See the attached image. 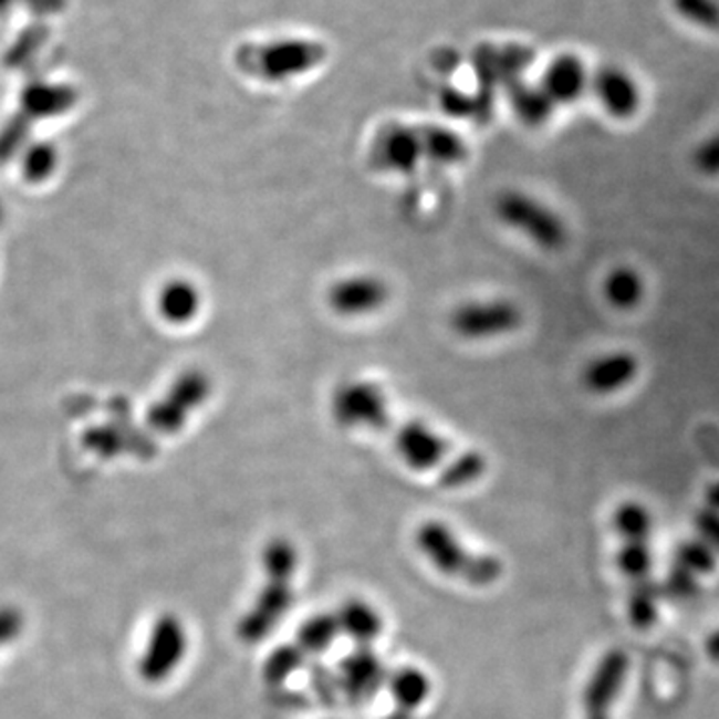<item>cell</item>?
Here are the masks:
<instances>
[{
	"label": "cell",
	"mask_w": 719,
	"mask_h": 719,
	"mask_svg": "<svg viewBox=\"0 0 719 719\" xmlns=\"http://www.w3.org/2000/svg\"><path fill=\"white\" fill-rule=\"evenodd\" d=\"M416 545L438 572L458 577L470 586H493L503 574V564L488 554L463 548L452 530L440 520H426L416 530Z\"/></svg>",
	"instance_id": "6da1fadb"
},
{
	"label": "cell",
	"mask_w": 719,
	"mask_h": 719,
	"mask_svg": "<svg viewBox=\"0 0 719 719\" xmlns=\"http://www.w3.org/2000/svg\"><path fill=\"white\" fill-rule=\"evenodd\" d=\"M326 54V46L320 42L282 39L242 46L238 52V66L264 83H284L320 66Z\"/></svg>",
	"instance_id": "7a4b0ae2"
},
{
	"label": "cell",
	"mask_w": 719,
	"mask_h": 719,
	"mask_svg": "<svg viewBox=\"0 0 719 719\" xmlns=\"http://www.w3.org/2000/svg\"><path fill=\"white\" fill-rule=\"evenodd\" d=\"M330 416L344 430H386L392 426L390 400L378 382H342L330 396Z\"/></svg>",
	"instance_id": "3957f363"
},
{
	"label": "cell",
	"mask_w": 719,
	"mask_h": 719,
	"mask_svg": "<svg viewBox=\"0 0 719 719\" xmlns=\"http://www.w3.org/2000/svg\"><path fill=\"white\" fill-rule=\"evenodd\" d=\"M500 222L544 250H560L567 240L564 220L550 206L522 190H506L496 198Z\"/></svg>",
	"instance_id": "277c9868"
},
{
	"label": "cell",
	"mask_w": 719,
	"mask_h": 719,
	"mask_svg": "<svg viewBox=\"0 0 719 719\" xmlns=\"http://www.w3.org/2000/svg\"><path fill=\"white\" fill-rule=\"evenodd\" d=\"M524 324L522 309L514 300L480 299L462 302L450 314V329L463 340L488 342L514 334Z\"/></svg>",
	"instance_id": "5b68a950"
},
{
	"label": "cell",
	"mask_w": 719,
	"mask_h": 719,
	"mask_svg": "<svg viewBox=\"0 0 719 719\" xmlns=\"http://www.w3.org/2000/svg\"><path fill=\"white\" fill-rule=\"evenodd\" d=\"M267 582L260 587L254 604L238 619L237 636L248 646L264 642L294 602V575L264 574Z\"/></svg>",
	"instance_id": "8992f818"
},
{
	"label": "cell",
	"mask_w": 719,
	"mask_h": 719,
	"mask_svg": "<svg viewBox=\"0 0 719 719\" xmlns=\"http://www.w3.org/2000/svg\"><path fill=\"white\" fill-rule=\"evenodd\" d=\"M390 294V286L384 278L359 272L332 282L326 292V304L342 319H364L381 312L388 304Z\"/></svg>",
	"instance_id": "52a82bcc"
},
{
	"label": "cell",
	"mask_w": 719,
	"mask_h": 719,
	"mask_svg": "<svg viewBox=\"0 0 719 719\" xmlns=\"http://www.w3.org/2000/svg\"><path fill=\"white\" fill-rule=\"evenodd\" d=\"M186 647L188 637L180 617L173 614L158 617L138 664L140 676L150 684H158L168 678L185 659Z\"/></svg>",
	"instance_id": "ba28073f"
},
{
	"label": "cell",
	"mask_w": 719,
	"mask_h": 719,
	"mask_svg": "<svg viewBox=\"0 0 719 719\" xmlns=\"http://www.w3.org/2000/svg\"><path fill=\"white\" fill-rule=\"evenodd\" d=\"M424 160L420 128L386 124L371 148V165L386 175H411Z\"/></svg>",
	"instance_id": "9c48e42d"
},
{
	"label": "cell",
	"mask_w": 719,
	"mask_h": 719,
	"mask_svg": "<svg viewBox=\"0 0 719 719\" xmlns=\"http://www.w3.org/2000/svg\"><path fill=\"white\" fill-rule=\"evenodd\" d=\"M394 450L414 472H430L448 462L452 446L426 421L408 420L392 431Z\"/></svg>",
	"instance_id": "30bf717a"
},
{
	"label": "cell",
	"mask_w": 719,
	"mask_h": 719,
	"mask_svg": "<svg viewBox=\"0 0 719 719\" xmlns=\"http://www.w3.org/2000/svg\"><path fill=\"white\" fill-rule=\"evenodd\" d=\"M629 658L622 649H609L602 659L597 661L596 668L587 679L584 688V708L586 716L607 713V709L614 706L622 686L626 681Z\"/></svg>",
	"instance_id": "8fae6325"
},
{
	"label": "cell",
	"mask_w": 719,
	"mask_h": 719,
	"mask_svg": "<svg viewBox=\"0 0 719 719\" xmlns=\"http://www.w3.org/2000/svg\"><path fill=\"white\" fill-rule=\"evenodd\" d=\"M381 658L372 647H356L340 664V688L354 704L371 701L386 681Z\"/></svg>",
	"instance_id": "7c38bea8"
},
{
	"label": "cell",
	"mask_w": 719,
	"mask_h": 719,
	"mask_svg": "<svg viewBox=\"0 0 719 719\" xmlns=\"http://www.w3.org/2000/svg\"><path fill=\"white\" fill-rule=\"evenodd\" d=\"M592 88L614 118H632L642 103L636 81L619 66H602L592 79Z\"/></svg>",
	"instance_id": "4fadbf2b"
},
{
	"label": "cell",
	"mask_w": 719,
	"mask_h": 719,
	"mask_svg": "<svg viewBox=\"0 0 719 719\" xmlns=\"http://www.w3.org/2000/svg\"><path fill=\"white\" fill-rule=\"evenodd\" d=\"M636 374L637 359L627 352H614L592 359L582 374V381L594 394H612L626 388Z\"/></svg>",
	"instance_id": "5bb4252c"
},
{
	"label": "cell",
	"mask_w": 719,
	"mask_h": 719,
	"mask_svg": "<svg viewBox=\"0 0 719 719\" xmlns=\"http://www.w3.org/2000/svg\"><path fill=\"white\" fill-rule=\"evenodd\" d=\"M586 86V66L574 54H562L545 69L542 88L554 104L575 103Z\"/></svg>",
	"instance_id": "9a60e30c"
},
{
	"label": "cell",
	"mask_w": 719,
	"mask_h": 719,
	"mask_svg": "<svg viewBox=\"0 0 719 719\" xmlns=\"http://www.w3.org/2000/svg\"><path fill=\"white\" fill-rule=\"evenodd\" d=\"M334 614L338 619L340 636L350 637L358 647H371L384 629L378 609L359 597H350Z\"/></svg>",
	"instance_id": "2e32d148"
},
{
	"label": "cell",
	"mask_w": 719,
	"mask_h": 719,
	"mask_svg": "<svg viewBox=\"0 0 719 719\" xmlns=\"http://www.w3.org/2000/svg\"><path fill=\"white\" fill-rule=\"evenodd\" d=\"M386 684H388L392 699L396 701V706L406 709V711L420 708L421 704L430 698V678L420 668H414V666L394 669L386 678Z\"/></svg>",
	"instance_id": "e0dca14e"
},
{
	"label": "cell",
	"mask_w": 719,
	"mask_h": 719,
	"mask_svg": "<svg viewBox=\"0 0 719 719\" xmlns=\"http://www.w3.org/2000/svg\"><path fill=\"white\" fill-rule=\"evenodd\" d=\"M424 160L436 165L454 166L463 163L468 148L462 136L444 126H424L420 128Z\"/></svg>",
	"instance_id": "ac0fdd59"
},
{
	"label": "cell",
	"mask_w": 719,
	"mask_h": 719,
	"mask_svg": "<svg viewBox=\"0 0 719 719\" xmlns=\"http://www.w3.org/2000/svg\"><path fill=\"white\" fill-rule=\"evenodd\" d=\"M340 636L338 619L336 614H314L309 619H304L296 629V646L306 654V656H316L326 652L336 637Z\"/></svg>",
	"instance_id": "d6986e66"
},
{
	"label": "cell",
	"mask_w": 719,
	"mask_h": 719,
	"mask_svg": "<svg viewBox=\"0 0 719 719\" xmlns=\"http://www.w3.org/2000/svg\"><path fill=\"white\" fill-rule=\"evenodd\" d=\"M604 294L614 309H636L644 296V280L632 268H616L607 274Z\"/></svg>",
	"instance_id": "ffe728a7"
},
{
	"label": "cell",
	"mask_w": 719,
	"mask_h": 719,
	"mask_svg": "<svg viewBox=\"0 0 719 719\" xmlns=\"http://www.w3.org/2000/svg\"><path fill=\"white\" fill-rule=\"evenodd\" d=\"M488 472V460L480 452H463L442 466L440 486L446 490H460L480 482Z\"/></svg>",
	"instance_id": "44dd1931"
},
{
	"label": "cell",
	"mask_w": 719,
	"mask_h": 719,
	"mask_svg": "<svg viewBox=\"0 0 719 719\" xmlns=\"http://www.w3.org/2000/svg\"><path fill=\"white\" fill-rule=\"evenodd\" d=\"M659 596L661 590L649 577L634 582L627 600V614L632 626L636 629H649L656 624Z\"/></svg>",
	"instance_id": "7402d4cb"
},
{
	"label": "cell",
	"mask_w": 719,
	"mask_h": 719,
	"mask_svg": "<svg viewBox=\"0 0 719 719\" xmlns=\"http://www.w3.org/2000/svg\"><path fill=\"white\" fill-rule=\"evenodd\" d=\"M514 111L525 124L540 126L548 123L554 114L555 104L545 94L542 86H530V84H518L512 93Z\"/></svg>",
	"instance_id": "603a6c76"
},
{
	"label": "cell",
	"mask_w": 719,
	"mask_h": 719,
	"mask_svg": "<svg viewBox=\"0 0 719 719\" xmlns=\"http://www.w3.org/2000/svg\"><path fill=\"white\" fill-rule=\"evenodd\" d=\"M306 654L296 644H284L272 649L264 659L262 678L268 686H280L288 678H292L304 666Z\"/></svg>",
	"instance_id": "cb8c5ba5"
},
{
	"label": "cell",
	"mask_w": 719,
	"mask_h": 719,
	"mask_svg": "<svg viewBox=\"0 0 719 719\" xmlns=\"http://www.w3.org/2000/svg\"><path fill=\"white\" fill-rule=\"evenodd\" d=\"M614 528L624 542H647L652 534V514L642 503H619L614 512Z\"/></svg>",
	"instance_id": "d4e9b609"
},
{
	"label": "cell",
	"mask_w": 719,
	"mask_h": 719,
	"mask_svg": "<svg viewBox=\"0 0 719 719\" xmlns=\"http://www.w3.org/2000/svg\"><path fill=\"white\" fill-rule=\"evenodd\" d=\"M676 564L694 575H704L718 567V554L701 540L681 542L676 548Z\"/></svg>",
	"instance_id": "484cf974"
},
{
	"label": "cell",
	"mask_w": 719,
	"mask_h": 719,
	"mask_svg": "<svg viewBox=\"0 0 719 719\" xmlns=\"http://www.w3.org/2000/svg\"><path fill=\"white\" fill-rule=\"evenodd\" d=\"M681 19L706 31L719 32L718 0H671Z\"/></svg>",
	"instance_id": "4316f807"
},
{
	"label": "cell",
	"mask_w": 719,
	"mask_h": 719,
	"mask_svg": "<svg viewBox=\"0 0 719 719\" xmlns=\"http://www.w3.org/2000/svg\"><path fill=\"white\" fill-rule=\"evenodd\" d=\"M617 567L629 580H644L652 570V552L646 542H626L617 552Z\"/></svg>",
	"instance_id": "83f0119b"
},
{
	"label": "cell",
	"mask_w": 719,
	"mask_h": 719,
	"mask_svg": "<svg viewBox=\"0 0 719 719\" xmlns=\"http://www.w3.org/2000/svg\"><path fill=\"white\" fill-rule=\"evenodd\" d=\"M659 590H661V594L674 597V600H689V597H696L699 594L698 577L688 570L676 565Z\"/></svg>",
	"instance_id": "f1b7e54d"
},
{
	"label": "cell",
	"mask_w": 719,
	"mask_h": 719,
	"mask_svg": "<svg viewBox=\"0 0 719 719\" xmlns=\"http://www.w3.org/2000/svg\"><path fill=\"white\" fill-rule=\"evenodd\" d=\"M694 524H696V530H698L699 540L706 542V544L719 554V512L718 510H711V508H704L699 510L696 518H694Z\"/></svg>",
	"instance_id": "f546056e"
},
{
	"label": "cell",
	"mask_w": 719,
	"mask_h": 719,
	"mask_svg": "<svg viewBox=\"0 0 719 719\" xmlns=\"http://www.w3.org/2000/svg\"><path fill=\"white\" fill-rule=\"evenodd\" d=\"M694 163L699 173L704 175H719V133L713 134L706 143L699 146L694 156Z\"/></svg>",
	"instance_id": "4dcf8cb0"
},
{
	"label": "cell",
	"mask_w": 719,
	"mask_h": 719,
	"mask_svg": "<svg viewBox=\"0 0 719 719\" xmlns=\"http://www.w3.org/2000/svg\"><path fill=\"white\" fill-rule=\"evenodd\" d=\"M310 681H312V688H314V691L319 694V698L324 699V701H332L334 696H336L338 691H342V688H340L338 676H334V674H332L329 668H324V666L312 669V678H310Z\"/></svg>",
	"instance_id": "1f68e13d"
},
{
	"label": "cell",
	"mask_w": 719,
	"mask_h": 719,
	"mask_svg": "<svg viewBox=\"0 0 719 719\" xmlns=\"http://www.w3.org/2000/svg\"><path fill=\"white\" fill-rule=\"evenodd\" d=\"M198 309V296H196L195 288L190 286H176L170 294V310L176 319H186L190 314H195Z\"/></svg>",
	"instance_id": "d6a6232c"
},
{
	"label": "cell",
	"mask_w": 719,
	"mask_h": 719,
	"mask_svg": "<svg viewBox=\"0 0 719 719\" xmlns=\"http://www.w3.org/2000/svg\"><path fill=\"white\" fill-rule=\"evenodd\" d=\"M706 654L711 661L719 664V629L706 639Z\"/></svg>",
	"instance_id": "836d02e7"
},
{
	"label": "cell",
	"mask_w": 719,
	"mask_h": 719,
	"mask_svg": "<svg viewBox=\"0 0 719 719\" xmlns=\"http://www.w3.org/2000/svg\"><path fill=\"white\" fill-rule=\"evenodd\" d=\"M706 502H708V508L718 510L719 512V480L718 482L709 483L708 490H706Z\"/></svg>",
	"instance_id": "e575fe53"
},
{
	"label": "cell",
	"mask_w": 719,
	"mask_h": 719,
	"mask_svg": "<svg viewBox=\"0 0 719 719\" xmlns=\"http://www.w3.org/2000/svg\"><path fill=\"white\" fill-rule=\"evenodd\" d=\"M586 719H609L607 713H596V716H586Z\"/></svg>",
	"instance_id": "d590c367"
},
{
	"label": "cell",
	"mask_w": 719,
	"mask_h": 719,
	"mask_svg": "<svg viewBox=\"0 0 719 719\" xmlns=\"http://www.w3.org/2000/svg\"><path fill=\"white\" fill-rule=\"evenodd\" d=\"M718 2H719V0H718Z\"/></svg>",
	"instance_id": "8d00e7d4"
}]
</instances>
